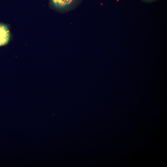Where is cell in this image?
<instances>
[{"label": "cell", "mask_w": 167, "mask_h": 167, "mask_svg": "<svg viewBox=\"0 0 167 167\" xmlns=\"http://www.w3.org/2000/svg\"><path fill=\"white\" fill-rule=\"evenodd\" d=\"M10 37V32L8 27L4 24L0 23V46L7 44Z\"/></svg>", "instance_id": "cell-1"}, {"label": "cell", "mask_w": 167, "mask_h": 167, "mask_svg": "<svg viewBox=\"0 0 167 167\" xmlns=\"http://www.w3.org/2000/svg\"><path fill=\"white\" fill-rule=\"evenodd\" d=\"M74 0H52L54 5L58 8H62L71 4Z\"/></svg>", "instance_id": "cell-2"}]
</instances>
